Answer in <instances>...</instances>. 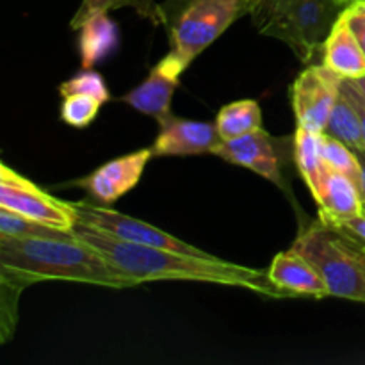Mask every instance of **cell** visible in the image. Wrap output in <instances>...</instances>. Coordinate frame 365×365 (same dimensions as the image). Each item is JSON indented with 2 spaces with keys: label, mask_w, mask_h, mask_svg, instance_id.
Returning <instances> with one entry per match:
<instances>
[{
  "label": "cell",
  "mask_w": 365,
  "mask_h": 365,
  "mask_svg": "<svg viewBox=\"0 0 365 365\" xmlns=\"http://www.w3.org/2000/svg\"><path fill=\"white\" fill-rule=\"evenodd\" d=\"M73 234L88 242L109 264L121 273L145 282H200V284L225 285L252 291L266 298H287L267 277V269H253L241 264L228 262L214 255H192L155 246L135 245L93 230L84 225H75Z\"/></svg>",
  "instance_id": "obj_1"
},
{
  "label": "cell",
  "mask_w": 365,
  "mask_h": 365,
  "mask_svg": "<svg viewBox=\"0 0 365 365\" xmlns=\"http://www.w3.org/2000/svg\"><path fill=\"white\" fill-rule=\"evenodd\" d=\"M53 280L109 289L139 285L77 235L75 239L0 235V282L25 291L39 282Z\"/></svg>",
  "instance_id": "obj_2"
},
{
  "label": "cell",
  "mask_w": 365,
  "mask_h": 365,
  "mask_svg": "<svg viewBox=\"0 0 365 365\" xmlns=\"http://www.w3.org/2000/svg\"><path fill=\"white\" fill-rule=\"evenodd\" d=\"M292 248L319 271L330 296L365 303V252L359 242L317 217L299 227Z\"/></svg>",
  "instance_id": "obj_3"
},
{
  "label": "cell",
  "mask_w": 365,
  "mask_h": 365,
  "mask_svg": "<svg viewBox=\"0 0 365 365\" xmlns=\"http://www.w3.org/2000/svg\"><path fill=\"white\" fill-rule=\"evenodd\" d=\"M163 27L170 52L187 68L241 16L248 14L246 0H164Z\"/></svg>",
  "instance_id": "obj_4"
},
{
  "label": "cell",
  "mask_w": 365,
  "mask_h": 365,
  "mask_svg": "<svg viewBox=\"0 0 365 365\" xmlns=\"http://www.w3.org/2000/svg\"><path fill=\"white\" fill-rule=\"evenodd\" d=\"M348 6L346 0H289L262 34L280 39L302 63L312 64Z\"/></svg>",
  "instance_id": "obj_5"
},
{
  "label": "cell",
  "mask_w": 365,
  "mask_h": 365,
  "mask_svg": "<svg viewBox=\"0 0 365 365\" xmlns=\"http://www.w3.org/2000/svg\"><path fill=\"white\" fill-rule=\"evenodd\" d=\"M212 155L260 175L292 200L291 184L284 171L291 160L294 163V135L274 138L260 127L241 138L221 139Z\"/></svg>",
  "instance_id": "obj_6"
},
{
  "label": "cell",
  "mask_w": 365,
  "mask_h": 365,
  "mask_svg": "<svg viewBox=\"0 0 365 365\" xmlns=\"http://www.w3.org/2000/svg\"><path fill=\"white\" fill-rule=\"evenodd\" d=\"M0 209L64 232L77 225L73 202L50 195L6 163L0 164Z\"/></svg>",
  "instance_id": "obj_7"
},
{
  "label": "cell",
  "mask_w": 365,
  "mask_h": 365,
  "mask_svg": "<svg viewBox=\"0 0 365 365\" xmlns=\"http://www.w3.org/2000/svg\"><path fill=\"white\" fill-rule=\"evenodd\" d=\"M342 77L323 63L307 64L291 84L292 113L296 128L324 132L335 103L341 96Z\"/></svg>",
  "instance_id": "obj_8"
},
{
  "label": "cell",
  "mask_w": 365,
  "mask_h": 365,
  "mask_svg": "<svg viewBox=\"0 0 365 365\" xmlns=\"http://www.w3.org/2000/svg\"><path fill=\"white\" fill-rule=\"evenodd\" d=\"M77 223L93 230L103 232L107 235L121 239V241L135 242V245L155 246V248L173 250V252L192 253V255H212V253L200 250L146 221L135 220V217L121 214L118 210L109 209L103 205H95L91 202H73Z\"/></svg>",
  "instance_id": "obj_9"
},
{
  "label": "cell",
  "mask_w": 365,
  "mask_h": 365,
  "mask_svg": "<svg viewBox=\"0 0 365 365\" xmlns=\"http://www.w3.org/2000/svg\"><path fill=\"white\" fill-rule=\"evenodd\" d=\"M152 157L153 153L150 146L135 150V152L116 157V159L102 164L88 177L70 182L68 185L82 187L95 202L110 205V203L123 198L127 192H130L139 184Z\"/></svg>",
  "instance_id": "obj_10"
},
{
  "label": "cell",
  "mask_w": 365,
  "mask_h": 365,
  "mask_svg": "<svg viewBox=\"0 0 365 365\" xmlns=\"http://www.w3.org/2000/svg\"><path fill=\"white\" fill-rule=\"evenodd\" d=\"M185 70H187V64L177 53L168 52L159 63L153 64L141 84L120 96V102L127 103L138 113L160 121L171 114L173 95Z\"/></svg>",
  "instance_id": "obj_11"
},
{
  "label": "cell",
  "mask_w": 365,
  "mask_h": 365,
  "mask_svg": "<svg viewBox=\"0 0 365 365\" xmlns=\"http://www.w3.org/2000/svg\"><path fill=\"white\" fill-rule=\"evenodd\" d=\"M157 123L159 132L150 146L153 157L207 155L221 141L216 121L187 120L171 113Z\"/></svg>",
  "instance_id": "obj_12"
},
{
  "label": "cell",
  "mask_w": 365,
  "mask_h": 365,
  "mask_svg": "<svg viewBox=\"0 0 365 365\" xmlns=\"http://www.w3.org/2000/svg\"><path fill=\"white\" fill-rule=\"evenodd\" d=\"M267 277L287 298H328L327 282L319 271L294 248L274 255L267 267Z\"/></svg>",
  "instance_id": "obj_13"
},
{
  "label": "cell",
  "mask_w": 365,
  "mask_h": 365,
  "mask_svg": "<svg viewBox=\"0 0 365 365\" xmlns=\"http://www.w3.org/2000/svg\"><path fill=\"white\" fill-rule=\"evenodd\" d=\"M317 207V217L328 221L348 220L359 216L365 210L362 187L348 175L337 173L327 166L319 189L314 195Z\"/></svg>",
  "instance_id": "obj_14"
},
{
  "label": "cell",
  "mask_w": 365,
  "mask_h": 365,
  "mask_svg": "<svg viewBox=\"0 0 365 365\" xmlns=\"http://www.w3.org/2000/svg\"><path fill=\"white\" fill-rule=\"evenodd\" d=\"M344 13V11H342ZM319 59L324 66L334 70L342 78L365 77V53L359 38L349 27L344 14L334 25L328 38L321 46Z\"/></svg>",
  "instance_id": "obj_15"
},
{
  "label": "cell",
  "mask_w": 365,
  "mask_h": 365,
  "mask_svg": "<svg viewBox=\"0 0 365 365\" xmlns=\"http://www.w3.org/2000/svg\"><path fill=\"white\" fill-rule=\"evenodd\" d=\"M78 57L82 70H93L120 46V29L109 13H95L78 29Z\"/></svg>",
  "instance_id": "obj_16"
},
{
  "label": "cell",
  "mask_w": 365,
  "mask_h": 365,
  "mask_svg": "<svg viewBox=\"0 0 365 365\" xmlns=\"http://www.w3.org/2000/svg\"><path fill=\"white\" fill-rule=\"evenodd\" d=\"M323 132L296 128L294 132V166L299 177L307 184L312 196L319 189L323 175L327 171V164L323 159Z\"/></svg>",
  "instance_id": "obj_17"
},
{
  "label": "cell",
  "mask_w": 365,
  "mask_h": 365,
  "mask_svg": "<svg viewBox=\"0 0 365 365\" xmlns=\"http://www.w3.org/2000/svg\"><path fill=\"white\" fill-rule=\"evenodd\" d=\"M216 127L221 139H235L262 127V109L257 100H237L220 109Z\"/></svg>",
  "instance_id": "obj_18"
},
{
  "label": "cell",
  "mask_w": 365,
  "mask_h": 365,
  "mask_svg": "<svg viewBox=\"0 0 365 365\" xmlns=\"http://www.w3.org/2000/svg\"><path fill=\"white\" fill-rule=\"evenodd\" d=\"M324 134L339 139V141L344 143L346 146H349L355 152H364L365 150V135L360 114L356 113L353 103L346 98L342 91L334 110H331V116L328 120L327 128H324Z\"/></svg>",
  "instance_id": "obj_19"
},
{
  "label": "cell",
  "mask_w": 365,
  "mask_h": 365,
  "mask_svg": "<svg viewBox=\"0 0 365 365\" xmlns=\"http://www.w3.org/2000/svg\"><path fill=\"white\" fill-rule=\"evenodd\" d=\"M130 7L141 18L148 20L152 25H163V13H160V4L155 0H82L77 13L70 20V27L78 31L81 25L88 16L95 13H110V11Z\"/></svg>",
  "instance_id": "obj_20"
},
{
  "label": "cell",
  "mask_w": 365,
  "mask_h": 365,
  "mask_svg": "<svg viewBox=\"0 0 365 365\" xmlns=\"http://www.w3.org/2000/svg\"><path fill=\"white\" fill-rule=\"evenodd\" d=\"M0 235L7 237H38V239H75L73 230L64 232L38 221L0 209Z\"/></svg>",
  "instance_id": "obj_21"
},
{
  "label": "cell",
  "mask_w": 365,
  "mask_h": 365,
  "mask_svg": "<svg viewBox=\"0 0 365 365\" xmlns=\"http://www.w3.org/2000/svg\"><path fill=\"white\" fill-rule=\"evenodd\" d=\"M321 150H323V159L330 170L337 171V173L348 175L349 178L356 182L362 187V164H360L359 155L355 150L346 146L339 139L331 138V135L323 132V143H321Z\"/></svg>",
  "instance_id": "obj_22"
},
{
  "label": "cell",
  "mask_w": 365,
  "mask_h": 365,
  "mask_svg": "<svg viewBox=\"0 0 365 365\" xmlns=\"http://www.w3.org/2000/svg\"><path fill=\"white\" fill-rule=\"evenodd\" d=\"M103 103L91 95H68L61 103V120L73 128H86L98 116Z\"/></svg>",
  "instance_id": "obj_23"
},
{
  "label": "cell",
  "mask_w": 365,
  "mask_h": 365,
  "mask_svg": "<svg viewBox=\"0 0 365 365\" xmlns=\"http://www.w3.org/2000/svg\"><path fill=\"white\" fill-rule=\"evenodd\" d=\"M59 95L68 96V95H91L95 98H98L100 102L106 103L110 100V91L106 84V78L102 73L95 70H82L77 75H73L68 81L61 82L59 84Z\"/></svg>",
  "instance_id": "obj_24"
},
{
  "label": "cell",
  "mask_w": 365,
  "mask_h": 365,
  "mask_svg": "<svg viewBox=\"0 0 365 365\" xmlns=\"http://www.w3.org/2000/svg\"><path fill=\"white\" fill-rule=\"evenodd\" d=\"M287 2L289 0H246L248 16L252 18V24L255 25L260 34Z\"/></svg>",
  "instance_id": "obj_25"
},
{
  "label": "cell",
  "mask_w": 365,
  "mask_h": 365,
  "mask_svg": "<svg viewBox=\"0 0 365 365\" xmlns=\"http://www.w3.org/2000/svg\"><path fill=\"white\" fill-rule=\"evenodd\" d=\"M0 285H2V342H7L16 328V305L24 291L6 282H0Z\"/></svg>",
  "instance_id": "obj_26"
},
{
  "label": "cell",
  "mask_w": 365,
  "mask_h": 365,
  "mask_svg": "<svg viewBox=\"0 0 365 365\" xmlns=\"http://www.w3.org/2000/svg\"><path fill=\"white\" fill-rule=\"evenodd\" d=\"M323 221L330 225V227H334L337 232H341L342 235H346V237L353 239V241L359 242V245L365 246V210L362 214H359V216L348 217V220H339V221L323 220Z\"/></svg>",
  "instance_id": "obj_27"
},
{
  "label": "cell",
  "mask_w": 365,
  "mask_h": 365,
  "mask_svg": "<svg viewBox=\"0 0 365 365\" xmlns=\"http://www.w3.org/2000/svg\"><path fill=\"white\" fill-rule=\"evenodd\" d=\"M348 20L349 27L353 29V32L359 38L360 45H362L364 53H365V0H356L351 2L342 13Z\"/></svg>",
  "instance_id": "obj_28"
},
{
  "label": "cell",
  "mask_w": 365,
  "mask_h": 365,
  "mask_svg": "<svg viewBox=\"0 0 365 365\" xmlns=\"http://www.w3.org/2000/svg\"><path fill=\"white\" fill-rule=\"evenodd\" d=\"M341 91L344 93L346 98L353 103L356 113L360 114V120H362V127H364V135H365V95L360 91V88L355 84V81H351V78H342Z\"/></svg>",
  "instance_id": "obj_29"
},
{
  "label": "cell",
  "mask_w": 365,
  "mask_h": 365,
  "mask_svg": "<svg viewBox=\"0 0 365 365\" xmlns=\"http://www.w3.org/2000/svg\"><path fill=\"white\" fill-rule=\"evenodd\" d=\"M359 155L360 164H362V198H364V207H365V150L364 152H356Z\"/></svg>",
  "instance_id": "obj_30"
},
{
  "label": "cell",
  "mask_w": 365,
  "mask_h": 365,
  "mask_svg": "<svg viewBox=\"0 0 365 365\" xmlns=\"http://www.w3.org/2000/svg\"><path fill=\"white\" fill-rule=\"evenodd\" d=\"M351 81H353V78H351ZM355 84L359 86L360 91H362L364 95H365V77H362V78H355Z\"/></svg>",
  "instance_id": "obj_31"
},
{
  "label": "cell",
  "mask_w": 365,
  "mask_h": 365,
  "mask_svg": "<svg viewBox=\"0 0 365 365\" xmlns=\"http://www.w3.org/2000/svg\"><path fill=\"white\" fill-rule=\"evenodd\" d=\"M346 2H348V4H351V2H356V0H346Z\"/></svg>",
  "instance_id": "obj_32"
},
{
  "label": "cell",
  "mask_w": 365,
  "mask_h": 365,
  "mask_svg": "<svg viewBox=\"0 0 365 365\" xmlns=\"http://www.w3.org/2000/svg\"><path fill=\"white\" fill-rule=\"evenodd\" d=\"M360 246H362V245H360ZM362 250H364V252H365V246H362Z\"/></svg>",
  "instance_id": "obj_33"
}]
</instances>
